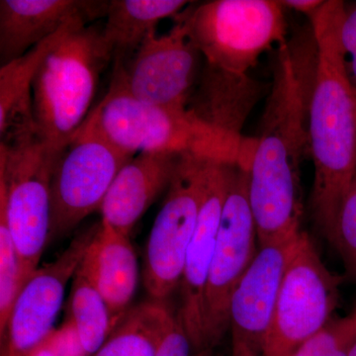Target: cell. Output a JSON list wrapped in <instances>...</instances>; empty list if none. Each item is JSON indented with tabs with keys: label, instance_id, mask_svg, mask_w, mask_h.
<instances>
[{
	"label": "cell",
	"instance_id": "7",
	"mask_svg": "<svg viewBox=\"0 0 356 356\" xmlns=\"http://www.w3.org/2000/svg\"><path fill=\"white\" fill-rule=\"evenodd\" d=\"M339 283L308 235L300 234L281 280L262 356H292L324 327L337 305Z\"/></svg>",
	"mask_w": 356,
	"mask_h": 356
},
{
	"label": "cell",
	"instance_id": "18",
	"mask_svg": "<svg viewBox=\"0 0 356 356\" xmlns=\"http://www.w3.org/2000/svg\"><path fill=\"white\" fill-rule=\"evenodd\" d=\"M74 22L0 67V146H20L40 139L33 108V81L44 58Z\"/></svg>",
	"mask_w": 356,
	"mask_h": 356
},
{
	"label": "cell",
	"instance_id": "12",
	"mask_svg": "<svg viewBox=\"0 0 356 356\" xmlns=\"http://www.w3.org/2000/svg\"><path fill=\"white\" fill-rule=\"evenodd\" d=\"M199 53L184 21L165 35L153 34L113 72L136 99L156 106L185 109L197 77Z\"/></svg>",
	"mask_w": 356,
	"mask_h": 356
},
{
	"label": "cell",
	"instance_id": "17",
	"mask_svg": "<svg viewBox=\"0 0 356 356\" xmlns=\"http://www.w3.org/2000/svg\"><path fill=\"white\" fill-rule=\"evenodd\" d=\"M79 267L104 299L115 329L132 308L139 283V264L130 236L102 220Z\"/></svg>",
	"mask_w": 356,
	"mask_h": 356
},
{
	"label": "cell",
	"instance_id": "26",
	"mask_svg": "<svg viewBox=\"0 0 356 356\" xmlns=\"http://www.w3.org/2000/svg\"><path fill=\"white\" fill-rule=\"evenodd\" d=\"M193 348L177 314L159 344L156 356H192Z\"/></svg>",
	"mask_w": 356,
	"mask_h": 356
},
{
	"label": "cell",
	"instance_id": "11",
	"mask_svg": "<svg viewBox=\"0 0 356 356\" xmlns=\"http://www.w3.org/2000/svg\"><path fill=\"white\" fill-rule=\"evenodd\" d=\"M99 225L95 222L77 234L62 254L39 267L25 283L0 336V356H25L55 330L67 283L81 266Z\"/></svg>",
	"mask_w": 356,
	"mask_h": 356
},
{
	"label": "cell",
	"instance_id": "15",
	"mask_svg": "<svg viewBox=\"0 0 356 356\" xmlns=\"http://www.w3.org/2000/svg\"><path fill=\"white\" fill-rule=\"evenodd\" d=\"M109 1L1 0L0 63L8 64L74 21L106 17Z\"/></svg>",
	"mask_w": 356,
	"mask_h": 356
},
{
	"label": "cell",
	"instance_id": "16",
	"mask_svg": "<svg viewBox=\"0 0 356 356\" xmlns=\"http://www.w3.org/2000/svg\"><path fill=\"white\" fill-rule=\"evenodd\" d=\"M184 154L140 153L122 168L102 206L103 221L131 232L156 198L168 191Z\"/></svg>",
	"mask_w": 356,
	"mask_h": 356
},
{
	"label": "cell",
	"instance_id": "21",
	"mask_svg": "<svg viewBox=\"0 0 356 356\" xmlns=\"http://www.w3.org/2000/svg\"><path fill=\"white\" fill-rule=\"evenodd\" d=\"M67 318L88 356L97 353L114 330L108 307L81 267L72 280Z\"/></svg>",
	"mask_w": 356,
	"mask_h": 356
},
{
	"label": "cell",
	"instance_id": "2",
	"mask_svg": "<svg viewBox=\"0 0 356 356\" xmlns=\"http://www.w3.org/2000/svg\"><path fill=\"white\" fill-rule=\"evenodd\" d=\"M304 98L298 72L284 50L248 170L259 247L290 242L301 234L300 163L309 142Z\"/></svg>",
	"mask_w": 356,
	"mask_h": 356
},
{
	"label": "cell",
	"instance_id": "27",
	"mask_svg": "<svg viewBox=\"0 0 356 356\" xmlns=\"http://www.w3.org/2000/svg\"><path fill=\"white\" fill-rule=\"evenodd\" d=\"M341 44L348 76L356 88V6L346 13L341 28Z\"/></svg>",
	"mask_w": 356,
	"mask_h": 356
},
{
	"label": "cell",
	"instance_id": "31",
	"mask_svg": "<svg viewBox=\"0 0 356 356\" xmlns=\"http://www.w3.org/2000/svg\"><path fill=\"white\" fill-rule=\"evenodd\" d=\"M351 318H353V323H355V325H356V312L355 315H353V317H351Z\"/></svg>",
	"mask_w": 356,
	"mask_h": 356
},
{
	"label": "cell",
	"instance_id": "4",
	"mask_svg": "<svg viewBox=\"0 0 356 356\" xmlns=\"http://www.w3.org/2000/svg\"><path fill=\"white\" fill-rule=\"evenodd\" d=\"M273 0H214L178 16L205 58L201 102L216 105L242 96L248 70L284 41V14Z\"/></svg>",
	"mask_w": 356,
	"mask_h": 356
},
{
	"label": "cell",
	"instance_id": "9",
	"mask_svg": "<svg viewBox=\"0 0 356 356\" xmlns=\"http://www.w3.org/2000/svg\"><path fill=\"white\" fill-rule=\"evenodd\" d=\"M257 238L248 172L234 165L204 294L202 350L216 348L229 330L232 298L259 252Z\"/></svg>",
	"mask_w": 356,
	"mask_h": 356
},
{
	"label": "cell",
	"instance_id": "28",
	"mask_svg": "<svg viewBox=\"0 0 356 356\" xmlns=\"http://www.w3.org/2000/svg\"><path fill=\"white\" fill-rule=\"evenodd\" d=\"M280 3L282 4V6L290 7L298 13L306 14L311 17L324 4V1H321V0H286V1H280Z\"/></svg>",
	"mask_w": 356,
	"mask_h": 356
},
{
	"label": "cell",
	"instance_id": "5",
	"mask_svg": "<svg viewBox=\"0 0 356 356\" xmlns=\"http://www.w3.org/2000/svg\"><path fill=\"white\" fill-rule=\"evenodd\" d=\"M113 60L103 32L83 21L67 28L49 51L33 81L39 138L60 152L89 116L100 76Z\"/></svg>",
	"mask_w": 356,
	"mask_h": 356
},
{
	"label": "cell",
	"instance_id": "24",
	"mask_svg": "<svg viewBox=\"0 0 356 356\" xmlns=\"http://www.w3.org/2000/svg\"><path fill=\"white\" fill-rule=\"evenodd\" d=\"M330 242L356 276V173L341 203Z\"/></svg>",
	"mask_w": 356,
	"mask_h": 356
},
{
	"label": "cell",
	"instance_id": "22",
	"mask_svg": "<svg viewBox=\"0 0 356 356\" xmlns=\"http://www.w3.org/2000/svg\"><path fill=\"white\" fill-rule=\"evenodd\" d=\"M22 289L17 250L9 227L6 201L0 197V336Z\"/></svg>",
	"mask_w": 356,
	"mask_h": 356
},
{
	"label": "cell",
	"instance_id": "20",
	"mask_svg": "<svg viewBox=\"0 0 356 356\" xmlns=\"http://www.w3.org/2000/svg\"><path fill=\"white\" fill-rule=\"evenodd\" d=\"M175 316L165 302L132 307L92 356H156Z\"/></svg>",
	"mask_w": 356,
	"mask_h": 356
},
{
	"label": "cell",
	"instance_id": "10",
	"mask_svg": "<svg viewBox=\"0 0 356 356\" xmlns=\"http://www.w3.org/2000/svg\"><path fill=\"white\" fill-rule=\"evenodd\" d=\"M210 159L184 154L147 238L144 285L151 300L165 302L178 289L197 225Z\"/></svg>",
	"mask_w": 356,
	"mask_h": 356
},
{
	"label": "cell",
	"instance_id": "29",
	"mask_svg": "<svg viewBox=\"0 0 356 356\" xmlns=\"http://www.w3.org/2000/svg\"><path fill=\"white\" fill-rule=\"evenodd\" d=\"M192 356H219L217 355L215 348H209V350H204L194 353Z\"/></svg>",
	"mask_w": 356,
	"mask_h": 356
},
{
	"label": "cell",
	"instance_id": "3",
	"mask_svg": "<svg viewBox=\"0 0 356 356\" xmlns=\"http://www.w3.org/2000/svg\"><path fill=\"white\" fill-rule=\"evenodd\" d=\"M88 120L124 153L189 154L248 170L257 139H245L204 120L191 108L156 106L136 99L115 72L106 95Z\"/></svg>",
	"mask_w": 356,
	"mask_h": 356
},
{
	"label": "cell",
	"instance_id": "25",
	"mask_svg": "<svg viewBox=\"0 0 356 356\" xmlns=\"http://www.w3.org/2000/svg\"><path fill=\"white\" fill-rule=\"evenodd\" d=\"M25 356H88L84 353L74 325L65 318Z\"/></svg>",
	"mask_w": 356,
	"mask_h": 356
},
{
	"label": "cell",
	"instance_id": "8",
	"mask_svg": "<svg viewBox=\"0 0 356 356\" xmlns=\"http://www.w3.org/2000/svg\"><path fill=\"white\" fill-rule=\"evenodd\" d=\"M133 156L105 139L86 119L54 163L49 243L102 209L115 178Z\"/></svg>",
	"mask_w": 356,
	"mask_h": 356
},
{
	"label": "cell",
	"instance_id": "6",
	"mask_svg": "<svg viewBox=\"0 0 356 356\" xmlns=\"http://www.w3.org/2000/svg\"><path fill=\"white\" fill-rule=\"evenodd\" d=\"M58 153L40 139L0 146V197L6 201L22 287L39 268L49 243L51 172Z\"/></svg>",
	"mask_w": 356,
	"mask_h": 356
},
{
	"label": "cell",
	"instance_id": "30",
	"mask_svg": "<svg viewBox=\"0 0 356 356\" xmlns=\"http://www.w3.org/2000/svg\"><path fill=\"white\" fill-rule=\"evenodd\" d=\"M350 356H356V343L353 346V348H351Z\"/></svg>",
	"mask_w": 356,
	"mask_h": 356
},
{
	"label": "cell",
	"instance_id": "19",
	"mask_svg": "<svg viewBox=\"0 0 356 356\" xmlns=\"http://www.w3.org/2000/svg\"><path fill=\"white\" fill-rule=\"evenodd\" d=\"M184 0H111L102 30L115 63H126L165 18L178 15Z\"/></svg>",
	"mask_w": 356,
	"mask_h": 356
},
{
	"label": "cell",
	"instance_id": "14",
	"mask_svg": "<svg viewBox=\"0 0 356 356\" xmlns=\"http://www.w3.org/2000/svg\"><path fill=\"white\" fill-rule=\"evenodd\" d=\"M297 238L259 248L241 280L229 306V356H262L281 280Z\"/></svg>",
	"mask_w": 356,
	"mask_h": 356
},
{
	"label": "cell",
	"instance_id": "13",
	"mask_svg": "<svg viewBox=\"0 0 356 356\" xmlns=\"http://www.w3.org/2000/svg\"><path fill=\"white\" fill-rule=\"evenodd\" d=\"M234 165L208 161L197 225L178 287L180 304L177 316L188 334L193 353L202 350L204 294Z\"/></svg>",
	"mask_w": 356,
	"mask_h": 356
},
{
	"label": "cell",
	"instance_id": "1",
	"mask_svg": "<svg viewBox=\"0 0 356 356\" xmlns=\"http://www.w3.org/2000/svg\"><path fill=\"white\" fill-rule=\"evenodd\" d=\"M346 13L343 1L329 0L310 18L317 47L308 122L315 168L311 207L329 241L356 173V88L341 44Z\"/></svg>",
	"mask_w": 356,
	"mask_h": 356
},
{
	"label": "cell",
	"instance_id": "23",
	"mask_svg": "<svg viewBox=\"0 0 356 356\" xmlns=\"http://www.w3.org/2000/svg\"><path fill=\"white\" fill-rule=\"evenodd\" d=\"M356 343L353 318L330 321L294 351L292 356H350Z\"/></svg>",
	"mask_w": 356,
	"mask_h": 356
}]
</instances>
